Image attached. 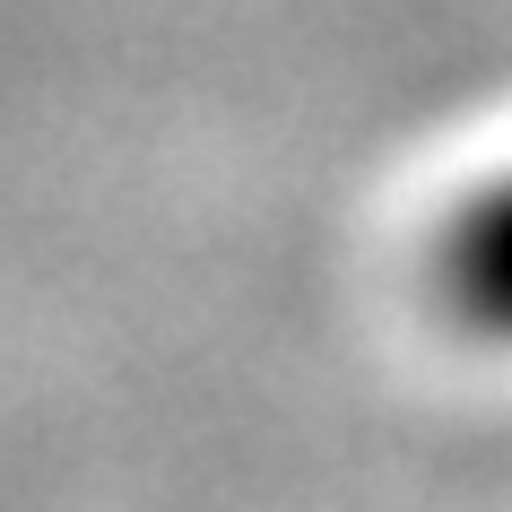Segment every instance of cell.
Listing matches in <instances>:
<instances>
[{
  "mask_svg": "<svg viewBox=\"0 0 512 512\" xmlns=\"http://www.w3.org/2000/svg\"><path fill=\"white\" fill-rule=\"evenodd\" d=\"M452 296L478 330H512V183L486 191L452 235Z\"/></svg>",
  "mask_w": 512,
  "mask_h": 512,
  "instance_id": "6da1fadb",
  "label": "cell"
}]
</instances>
